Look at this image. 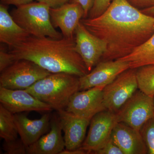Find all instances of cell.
<instances>
[{
  "label": "cell",
  "mask_w": 154,
  "mask_h": 154,
  "mask_svg": "<svg viewBox=\"0 0 154 154\" xmlns=\"http://www.w3.org/2000/svg\"><path fill=\"white\" fill-rule=\"evenodd\" d=\"M33 1V0H1V4L6 6L12 5L17 7L32 2Z\"/></svg>",
  "instance_id": "obj_30"
},
{
  "label": "cell",
  "mask_w": 154,
  "mask_h": 154,
  "mask_svg": "<svg viewBox=\"0 0 154 154\" xmlns=\"http://www.w3.org/2000/svg\"><path fill=\"white\" fill-rule=\"evenodd\" d=\"M116 113L118 122L140 131L146 122L154 117L152 97L138 89Z\"/></svg>",
  "instance_id": "obj_6"
},
{
  "label": "cell",
  "mask_w": 154,
  "mask_h": 154,
  "mask_svg": "<svg viewBox=\"0 0 154 154\" xmlns=\"http://www.w3.org/2000/svg\"><path fill=\"white\" fill-rule=\"evenodd\" d=\"M112 0H94V5L90 13L89 17L95 18L102 15L108 8Z\"/></svg>",
  "instance_id": "obj_24"
},
{
  "label": "cell",
  "mask_w": 154,
  "mask_h": 154,
  "mask_svg": "<svg viewBox=\"0 0 154 154\" xmlns=\"http://www.w3.org/2000/svg\"><path fill=\"white\" fill-rule=\"evenodd\" d=\"M13 55L9 51H7L1 46L0 50V72L11 66L15 61Z\"/></svg>",
  "instance_id": "obj_26"
},
{
  "label": "cell",
  "mask_w": 154,
  "mask_h": 154,
  "mask_svg": "<svg viewBox=\"0 0 154 154\" xmlns=\"http://www.w3.org/2000/svg\"><path fill=\"white\" fill-rule=\"evenodd\" d=\"M141 11L144 14L149 15V16H153L154 15V6L141 10Z\"/></svg>",
  "instance_id": "obj_32"
},
{
  "label": "cell",
  "mask_w": 154,
  "mask_h": 154,
  "mask_svg": "<svg viewBox=\"0 0 154 154\" xmlns=\"http://www.w3.org/2000/svg\"><path fill=\"white\" fill-rule=\"evenodd\" d=\"M79 88V77L59 72L51 74L25 90L59 112L65 110Z\"/></svg>",
  "instance_id": "obj_3"
},
{
  "label": "cell",
  "mask_w": 154,
  "mask_h": 154,
  "mask_svg": "<svg viewBox=\"0 0 154 154\" xmlns=\"http://www.w3.org/2000/svg\"><path fill=\"white\" fill-rule=\"evenodd\" d=\"M133 6L142 10L154 6V0H127Z\"/></svg>",
  "instance_id": "obj_28"
},
{
  "label": "cell",
  "mask_w": 154,
  "mask_h": 154,
  "mask_svg": "<svg viewBox=\"0 0 154 154\" xmlns=\"http://www.w3.org/2000/svg\"><path fill=\"white\" fill-rule=\"evenodd\" d=\"M75 33V49L82 59L90 72L106 52L107 44L90 32L81 21Z\"/></svg>",
  "instance_id": "obj_9"
},
{
  "label": "cell",
  "mask_w": 154,
  "mask_h": 154,
  "mask_svg": "<svg viewBox=\"0 0 154 154\" xmlns=\"http://www.w3.org/2000/svg\"><path fill=\"white\" fill-rule=\"evenodd\" d=\"M111 137L124 154H147V149L140 131L123 122L116 123Z\"/></svg>",
  "instance_id": "obj_16"
},
{
  "label": "cell",
  "mask_w": 154,
  "mask_h": 154,
  "mask_svg": "<svg viewBox=\"0 0 154 154\" xmlns=\"http://www.w3.org/2000/svg\"><path fill=\"white\" fill-rule=\"evenodd\" d=\"M0 102L13 113L35 111L48 113L52 107L42 102L25 90H11L0 87Z\"/></svg>",
  "instance_id": "obj_11"
},
{
  "label": "cell",
  "mask_w": 154,
  "mask_h": 154,
  "mask_svg": "<svg viewBox=\"0 0 154 154\" xmlns=\"http://www.w3.org/2000/svg\"><path fill=\"white\" fill-rule=\"evenodd\" d=\"M50 8L43 3L32 2L17 7L11 13L17 24L31 36L60 39L63 37L53 25Z\"/></svg>",
  "instance_id": "obj_4"
},
{
  "label": "cell",
  "mask_w": 154,
  "mask_h": 154,
  "mask_svg": "<svg viewBox=\"0 0 154 154\" xmlns=\"http://www.w3.org/2000/svg\"><path fill=\"white\" fill-rule=\"evenodd\" d=\"M127 62L130 69H136L147 65H154V33L146 41L129 55L119 59Z\"/></svg>",
  "instance_id": "obj_19"
},
{
  "label": "cell",
  "mask_w": 154,
  "mask_h": 154,
  "mask_svg": "<svg viewBox=\"0 0 154 154\" xmlns=\"http://www.w3.org/2000/svg\"><path fill=\"white\" fill-rule=\"evenodd\" d=\"M17 125L14 114L2 105H0V137L5 141L14 140L18 138Z\"/></svg>",
  "instance_id": "obj_20"
},
{
  "label": "cell",
  "mask_w": 154,
  "mask_h": 154,
  "mask_svg": "<svg viewBox=\"0 0 154 154\" xmlns=\"http://www.w3.org/2000/svg\"><path fill=\"white\" fill-rule=\"evenodd\" d=\"M62 127L58 114L51 116L50 131L38 140L28 146V154H60L65 149L64 139L62 136Z\"/></svg>",
  "instance_id": "obj_15"
},
{
  "label": "cell",
  "mask_w": 154,
  "mask_h": 154,
  "mask_svg": "<svg viewBox=\"0 0 154 154\" xmlns=\"http://www.w3.org/2000/svg\"><path fill=\"white\" fill-rule=\"evenodd\" d=\"M140 131L147 149V154H154V117L146 122Z\"/></svg>",
  "instance_id": "obj_22"
},
{
  "label": "cell",
  "mask_w": 154,
  "mask_h": 154,
  "mask_svg": "<svg viewBox=\"0 0 154 154\" xmlns=\"http://www.w3.org/2000/svg\"><path fill=\"white\" fill-rule=\"evenodd\" d=\"M104 87H95L78 91L71 97L66 108L68 112L91 119L97 113L106 110L103 99Z\"/></svg>",
  "instance_id": "obj_10"
},
{
  "label": "cell",
  "mask_w": 154,
  "mask_h": 154,
  "mask_svg": "<svg viewBox=\"0 0 154 154\" xmlns=\"http://www.w3.org/2000/svg\"><path fill=\"white\" fill-rule=\"evenodd\" d=\"M129 69L128 63L120 59L101 61L94 69L80 77L79 91L95 87H105L120 74Z\"/></svg>",
  "instance_id": "obj_12"
},
{
  "label": "cell",
  "mask_w": 154,
  "mask_h": 154,
  "mask_svg": "<svg viewBox=\"0 0 154 154\" xmlns=\"http://www.w3.org/2000/svg\"><path fill=\"white\" fill-rule=\"evenodd\" d=\"M51 116L45 113L37 119H31L22 113L14 114L18 133L25 145L30 146L38 140L50 128Z\"/></svg>",
  "instance_id": "obj_17"
},
{
  "label": "cell",
  "mask_w": 154,
  "mask_h": 154,
  "mask_svg": "<svg viewBox=\"0 0 154 154\" xmlns=\"http://www.w3.org/2000/svg\"><path fill=\"white\" fill-rule=\"evenodd\" d=\"M81 21L90 32L107 44L103 61L129 55L154 33V17L144 14L127 0H112L102 15Z\"/></svg>",
  "instance_id": "obj_1"
},
{
  "label": "cell",
  "mask_w": 154,
  "mask_h": 154,
  "mask_svg": "<svg viewBox=\"0 0 154 154\" xmlns=\"http://www.w3.org/2000/svg\"><path fill=\"white\" fill-rule=\"evenodd\" d=\"M51 22L54 28H59L63 37L74 38L75 30L85 12L82 7L75 3H67L57 8H50Z\"/></svg>",
  "instance_id": "obj_14"
},
{
  "label": "cell",
  "mask_w": 154,
  "mask_h": 154,
  "mask_svg": "<svg viewBox=\"0 0 154 154\" xmlns=\"http://www.w3.org/2000/svg\"><path fill=\"white\" fill-rule=\"evenodd\" d=\"M94 154H124L121 149L113 142L111 137L101 149L96 151Z\"/></svg>",
  "instance_id": "obj_25"
},
{
  "label": "cell",
  "mask_w": 154,
  "mask_h": 154,
  "mask_svg": "<svg viewBox=\"0 0 154 154\" xmlns=\"http://www.w3.org/2000/svg\"><path fill=\"white\" fill-rule=\"evenodd\" d=\"M57 113L64 132L66 149L73 150L80 148L85 140L91 119L79 117L65 110Z\"/></svg>",
  "instance_id": "obj_13"
},
{
  "label": "cell",
  "mask_w": 154,
  "mask_h": 154,
  "mask_svg": "<svg viewBox=\"0 0 154 154\" xmlns=\"http://www.w3.org/2000/svg\"><path fill=\"white\" fill-rule=\"evenodd\" d=\"M138 89L153 97L154 95V65H147L136 69Z\"/></svg>",
  "instance_id": "obj_21"
},
{
  "label": "cell",
  "mask_w": 154,
  "mask_h": 154,
  "mask_svg": "<svg viewBox=\"0 0 154 154\" xmlns=\"http://www.w3.org/2000/svg\"><path fill=\"white\" fill-rule=\"evenodd\" d=\"M88 154L87 152L81 147L80 148L73 150H68L64 149L60 154Z\"/></svg>",
  "instance_id": "obj_31"
},
{
  "label": "cell",
  "mask_w": 154,
  "mask_h": 154,
  "mask_svg": "<svg viewBox=\"0 0 154 154\" xmlns=\"http://www.w3.org/2000/svg\"><path fill=\"white\" fill-rule=\"evenodd\" d=\"M117 122L116 113L105 110L97 113L91 119L88 135L82 147L88 154H94L111 138Z\"/></svg>",
  "instance_id": "obj_8"
},
{
  "label": "cell",
  "mask_w": 154,
  "mask_h": 154,
  "mask_svg": "<svg viewBox=\"0 0 154 154\" xmlns=\"http://www.w3.org/2000/svg\"><path fill=\"white\" fill-rule=\"evenodd\" d=\"M74 38L29 36L21 43L9 48L15 60H28L51 73L65 72L81 77L89 73L75 49Z\"/></svg>",
  "instance_id": "obj_2"
},
{
  "label": "cell",
  "mask_w": 154,
  "mask_h": 154,
  "mask_svg": "<svg viewBox=\"0 0 154 154\" xmlns=\"http://www.w3.org/2000/svg\"><path fill=\"white\" fill-rule=\"evenodd\" d=\"M94 0H69V3L78 4L82 7L85 15L83 19L87 18L94 5Z\"/></svg>",
  "instance_id": "obj_27"
},
{
  "label": "cell",
  "mask_w": 154,
  "mask_h": 154,
  "mask_svg": "<svg viewBox=\"0 0 154 154\" xmlns=\"http://www.w3.org/2000/svg\"><path fill=\"white\" fill-rule=\"evenodd\" d=\"M51 74L29 60H16L1 72L0 87L11 90H26Z\"/></svg>",
  "instance_id": "obj_5"
},
{
  "label": "cell",
  "mask_w": 154,
  "mask_h": 154,
  "mask_svg": "<svg viewBox=\"0 0 154 154\" xmlns=\"http://www.w3.org/2000/svg\"><path fill=\"white\" fill-rule=\"evenodd\" d=\"M30 35L14 21L8 7L0 5V42L9 48L21 43Z\"/></svg>",
  "instance_id": "obj_18"
},
{
  "label": "cell",
  "mask_w": 154,
  "mask_h": 154,
  "mask_svg": "<svg viewBox=\"0 0 154 154\" xmlns=\"http://www.w3.org/2000/svg\"><path fill=\"white\" fill-rule=\"evenodd\" d=\"M38 2L43 3L50 8H57L69 3V0H36Z\"/></svg>",
  "instance_id": "obj_29"
},
{
  "label": "cell",
  "mask_w": 154,
  "mask_h": 154,
  "mask_svg": "<svg viewBox=\"0 0 154 154\" xmlns=\"http://www.w3.org/2000/svg\"><path fill=\"white\" fill-rule=\"evenodd\" d=\"M152 99H153V103L154 109V96H153Z\"/></svg>",
  "instance_id": "obj_33"
},
{
  "label": "cell",
  "mask_w": 154,
  "mask_h": 154,
  "mask_svg": "<svg viewBox=\"0 0 154 154\" xmlns=\"http://www.w3.org/2000/svg\"><path fill=\"white\" fill-rule=\"evenodd\" d=\"M138 89L136 69H129L123 72L103 89L106 110L117 113Z\"/></svg>",
  "instance_id": "obj_7"
},
{
  "label": "cell",
  "mask_w": 154,
  "mask_h": 154,
  "mask_svg": "<svg viewBox=\"0 0 154 154\" xmlns=\"http://www.w3.org/2000/svg\"><path fill=\"white\" fill-rule=\"evenodd\" d=\"M2 149L7 154H28L27 146L21 138L14 140L5 141L2 145Z\"/></svg>",
  "instance_id": "obj_23"
}]
</instances>
